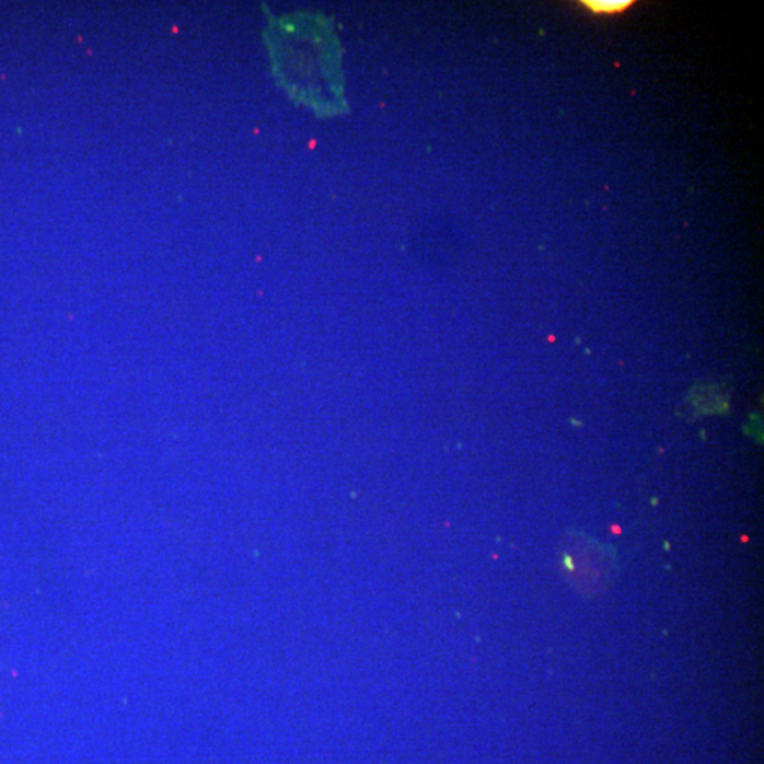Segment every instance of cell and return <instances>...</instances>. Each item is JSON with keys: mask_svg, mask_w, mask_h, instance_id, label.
<instances>
[{"mask_svg": "<svg viewBox=\"0 0 764 764\" xmlns=\"http://www.w3.org/2000/svg\"><path fill=\"white\" fill-rule=\"evenodd\" d=\"M564 568L568 577L587 593L598 592L611 580L614 558L611 549L597 541L577 536L564 553Z\"/></svg>", "mask_w": 764, "mask_h": 764, "instance_id": "cell-2", "label": "cell"}, {"mask_svg": "<svg viewBox=\"0 0 764 764\" xmlns=\"http://www.w3.org/2000/svg\"><path fill=\"white\" fill-rule=\"evenodd\" d=\"M268 46L280 84L294 100L322 115L346 109L340 46L326 19L308 13L273 19Z\"/></svg>", "mask_w": 764, "mask_h": 764, "instance_id": "cell-1", "label": "cell"}, {"mask_svg": "<svg viewBox=\"0 0 764 764\" xmlns=\"http://www.w3.org/2000/svg\"><path fill=\"white\" fill-rule=\"evenodd\" d=\"M583 8L594 14H617L632 7V0H583Z\"/></svg>", "mask_w": 764, "mask_h": 764, "instance_id": "cell-3", "label": "cell"}]
</instances>
